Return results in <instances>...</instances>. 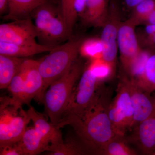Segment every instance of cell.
Instances as JSON below:
<instances>
[{
    "instance_id": "1",
    "label": "cell",
    "mask_w": 155,
    "mask_h": 155,
    "mask_svg": "<svg viewBox=\"0 0 155 155\" xmlns=\"http://www.w3.org/2000/svg\"><path fill=\"white\" fill-rule=\"evenodd\" d=\"M109 91L98 89L91 102L81 113L63 117L59 128L69 125L91 153L100 155L105 146L117 136L109 115Z\"/></svg>"
},
{
    "instance_id": "2",
    "label": "cell",
    "mask_w": 155,
    "mask_h": 155,
    "mask_svg": "<svg viewBox=\"0 0 155 155\" xmlns=\"http://www.w3.org/2000/svg\"><path fill=\"white\" fill-rule=\"evenodd\" d=\"M82 70L81 63L76 60L69 70L45 92L42 102L54 125L57 126L62 120Z\"/></svg>"
},
{
    "instance_id": "3",
    "label": "cell",
    "mask_w": 155,
    "mask_h": 155,
    "mask_svg": "<svg viewBox=\"0 0 155 155\" xmlns=\"http://www.w3.org/2000/svg\"><path fill=\"white\" fill-rule=\"evenodd\" d=\"M41 44L59 45L60 42L72 37L64 20L61 7L51 0L38 6L31 14Z\"/></svg>"
},
{
    "instance_id": "4",
    "label": "cell",
    "mask_w": 155,
    "mask_h": 155,
    "mask_svg": "<svg viewBox=\"0 0 155 155\" xmlns=\"http://www.w3.org/2000/svg\"><path fill=\"white\" fill-rule=\"evenodd\" d=\"M84 40L71 37L67 43L58 46L38 61L39 70L44 81L43 97L50 85L63 76L77 60Z\"/></svg>"
},
{
    "instance_id": "5",
    "label": "cell",
    "mask_w": 155,
    "mask_h": 155,
    "mask_svg": "<svg viewBox=\"0 0 155 155\" xmlns=\"http://www.w3.org/2000/svg\"><path fill=\"white\" fill-rule=\"evenodd\" d=\"M9 106L2 103L0 119V148L20 141L31 121L27 112L21 107L10 102L8 98L3 99Z\"/></svg>"
},
{
    "instance_id": "6",
    "label": "cell",
    "mask_w": 155,
    "mask_h": 155,
    "mask_svg": "<svg viewBox=\"0 0 155 155\" xmlns=\"http://www.w3.org/2000/svg\"><path fill=\"white\" fill-rule=\"evenodd\" d=\"M108 113L116 135L124 137L127 131H131L134 110L127 76L122 78L119 82L116 97L108 107Z\"/></svg>"
},
{
    "instance_id": "7",
    "label": "cell",
    "mask_w": 155,
    "mask_h": 155,
    "mask_svg": "<svg viewBox=\"0 0 155 155\" xmlns=\"http://www.w3.org/2000/svg\"><path fill=\"white\" fill-rule=\"evenodd\" d=\"M99 83L89 65L82 73L75 90H73L63 117L78 114L85 110L94 98Z\"/></svg>"
},
{
    "instance_id": "8",
    "label": "cell",
    "mask_w": 155,
    "mask_h": 155,
    "mask_svg": "<svg viewBox=\"0 0 155 155\" xmlns=\"http://www.w3.org/2000/svg\"><path fill=\"white\" fill-rule=\"evenodd\" d=\"M136 24L130 18L121 22L118 30V50L122 67L127 73L136 58L141 51L135 32Z\"/></svg>"
},
{
    "instance_id": "9",
    "label": "cell",
    "mask_w": 155,
    "mask_h": 155,
    "mask_svg": "<svg viewBox=\"0 0 155 155\" xmlns=\"http://www.w3.org/2000/svg\"><path fill=\"white\" fill-rule=\"evenodd\" d=\"M121 22L117 5L112 2L109 7L107 19L102 27L100 39L103 47L102 58L115 67L118 51V30Z\"/></svg>"
},
{
    "instance_id": "10",
    "label": "cell",
    "mask_w": 155,
    "mask_h": 155,
    "mask_svg": "<svg viewBox=\"0 0 155 155\" xmlns=\"http://www.w3.org/2000/svg\"><path fill=\"white\" fill-rule=\"evenodd\" d=\"M38 37L36 27L29 17L20 20H13L0 25V41L16 44L36 43Z\"/></svg>"
},
{
    "instance_id": "11",
    "label": "cell",
    "mask_w": 155,
    "mask_h": 155,
    "mask_svg": "<svg viewBox=\"0 0 155 155\" xmlns=\"http://www.w3.org/2000/svg\"><path fill=\"white\" fill-rule=\"evenodd\" d=\"M131 131L125 138L127 143L134 145L143 154L152 155L155 151V107L151 114Z\"/></svg>"
},
{
    "instance_id": "12",
    "label": "cell",
    "mask_w": 155,
    "mask_h": 155,
    "mask_svg": "<svg viewBox=\"0 0 155 155\" xmlns=\"http://www.w3.org/2000/svg\"><path fill=\"white\" fill-rule=\"evenodd\" d=\"M19 72L24 81L23 104H28L34 98L42 102L44 81L39 70L38 61L25 59Z\"/></svg>"
},
{
    "instance_id": "13",
    "label": "cell",
    "mask_w": 155,
    "mask_h": 155,
    "mask_svg": "<svg viewBox=\"0 0 155 155\" xmlns=\"http://www.w3.org/2000/svg\"><path fill=\"white\" fill-rule=\"evenodd\" d=\"M127 78L134 110L133 129L153 113L155 107V97H151L150 94L144 91L134 81Z\"/></svg>"
},
{
    "instance_id": "14",
    "label": "cell",
    "mask_w": 155,
    "mask_h": 155,
    "mask_svg": "<svg viewBox=\"0 0 155 155\" xmlns=\"http://www.w3.org/2000/svg\"><path fill=\"white\" fill-rule=\"evenodd\" d=\"M27 112L33 122L34 127L50 145L48 151L64 144L62 133L57 125L48 122L43 115L37 112L31 106Z\"/></svg>"
},
{
    "instance_id": "15",
    "label": "cell",
    "mask_w": 155,
    "mask_h": 155,
    "mask_svg": "<svg viewBox=\"0 0 155 155\" xmlns=\"http://www.w3.org/2000/svg\"><path fill=\"white\" fill-rule=\"evenodd\" d=\"M109 10L108 0H87L86 10L81 17L83 25L102 27L107 19Z\"/></svg>"
},
{
    "instance_id": "16",
    "label": "cell",
    "mask_w": 155,
    "mask_h": 155,
    "mask_svg": "<svg viewBox=\"0 0 155 155\" xmlns=\"http://www.w3.org/2000/svg\"><path fill=\"white\" fill-rule=\"evenodd\" d=\"M59 45H46L37 43L20 45L0 41V54L24 58L40 53L51 51Z\"/></svg>"
},
{
    "instance_id": "17",
    "label": "cell",
    "mask_w": 155,
    "mask_h": 155,
    "mask_svg": "<svg viewBox=\"0 0 155 155\" xmlns=\"http://www.w3.org/2000/svg\"><path fill=\"white\" fill-rule=\"evenodd\" d=\"M18 143L23 155H37L49 151L50 146L34 127H27Z\"/></svg>"
},
{
    "instance_id": "18",
    "label": "cell",
    "mask_w": 155,
    "mask_h": 155,
    "mask_svg": "<svg viewBox=\"0 0 155 155\" xmlns=\"http://www.w3.org/2000/svg\"><path fill=\"white\" fill-rule=\"evenodd\" d=\"M50 0H8V11L4 17L5 20H17L31 17L37 8Z\"/></svg>"
},
{
    "instance_id": "19",
    "label": "cell",
    "mask_w": 155,
    "mask_h": 155,
    "mask_svg": "<svg viewBox=\"0 0 155 155\" xmlns=\"http://www.w3.org/2000/svg\"><path fill=\"white\" fill-rule=\"evenodd\" d=\"M24 58L0 54V88H8L14 76L19 73Z\"/></svg>"
},
{
    "instance_id": "20",
    "label": "cell",
    "mask_w": 155,
    "mask_h": 155,
    "mask_svg": "<svg viewBox=\"0 0 155 155\" xmlns=\"http://www.w3.org/2000/svg\"><path fill=\"white\" fill-rule=\"evenodd\" d=\"M144 91L150 94L155 91V51L150 56L143 74L134 80Z\"/></svg>"
},
{
    "instance_id": "21",
    "label": "cell",
    "mask_w": 155,
    "mask_h": 155,
    "mask_svg": "<svg viewBox=\"0 0 155 155\" xmlns=\"http://www.w3.org/2000/svg\"><path fill=\"white\" fill-rule=\"evenodd\" d=\"M125 137L116 136L106 145L100 155H136L137 152L128 146Z\"/></svg>"
},
{
    "instance_id": "22",
    "label": "cell",
    "mask_w": 155,
    "mask_h": 155,
    "mask_svg": "<svg viewBox=\"0 0 155 155\" xmlns=\"http://www.w3.org/2000/svg\"><path fill=\"white\" fill-rule=\"evenodd\" d=\"M91 153L87 148L81 142L74 141L73 140H68L66 143L60 146L50 152V155H87Z\"/></svg>"
},
{
    "instance_id": "23",
    "label": "cell",
    "mask_w": 155,
    "mask_h": 155,
    "mask_svg": "<svg viewBox=\"0 0 155 155\" xmlns=\"http://www.w3.org/2000/svg\"><path fill=\"white\" fill-rule=\"evenodd\" d=\"M89 66L99 83L109 79L113 76L115 71V67L102 58L92 59Z\"/></svg>"
},
{
    "instance_id": "24",
    "label": "cell",
    "mask_w": 155,
    "mask_h": 155,
    "mask_svg": "<svg viewBox=\"0 0 155 155\" xmlns=\"http://www.w3.org/2000/svg\"><path fill=\"white\" fill-rule=\"evenodd\" d=\"M8 88L12 95V97L10 98L11 102L15 106L21 107L24 104V81L20 72L14 76Z\"/></svg>"
},
{
    "instance_id": "25",
    "label": "cell",
    "mask_w": 155,
    "mask_h": 155,
    "mask_svg": "<svg viewBox=\"0 0 155 155\" xmlns=\"http://www.w3.org/2000/svg\"><path fill=\"white\" fill-rule=\"evenodd\" d=\"M153 51L147 49H142L127 72L128 75L127 77L132 80H135L141 76L144 72L149 58Z\"/></svg>"
},
{
    "instance_id": "26",
    "label": "cell",
    "mask_w": 155,
    "mask_h": 155,
    "mask_svg": "<svg viewBox=\"0 0 155 155\" xmlns=\"http://www.w3.org/2000/svg\"><path fill=\"white\" fill-rule=\"evenodd\" d=\"M103 47L101 39L91 38L84 40L81 44L80 53L84 57L92 59L102 58Z\"/></svg>"
},
{
    "instance_id": "27",
    "label": "cell",
    "mask_w": 155,
    "mask_h": 155,
    "mask_svg": "<svg viewBox=\"0 0 155 155\" xmlns=\"http://www.w3.org/2000/svg\"><path fill=\"white\" fill-rule=\"evenodd\" d=\"M155 10V0H144L133 8L130 19L137 25L143 23L147 16Z\"/></svg>"
},
{
    "instance_id": "28",
    "label": "cell",
    "mask_w": 155,
    "mask_h": 155,
    "mask_svg": "<svg viewBox=\"0 0 155 155\" xmlns=\"http://www.w3.org/2000/svg\"><path fill=\"white\" fill-rule=\"evenodd\" d=\"M74 1V0H61V10L67 28L71 35L77 19L73 11Z\"/></svg>"
},
{
    "instance_id": "29",
    "label": "cell",
    "mask_w": 155,
    "mask_h": 155,
    "mask_svg": "<svg viewBox=\"0 0 155 155\" xmlns=\"http://www.w3.org/2000/svg\"><path fill=\"white\" fill-rule=\"evenodd\" d=\"M1 155H21L22 150L18 142L17 143L8 145L0 148Z\"/></svg>"
},
{
    "instance_id": "30",
    "label": "cell",
    "mask_w": 155,
    "mask_h": 155,
    "mask_svg": "<svg viewBox=\"0 0 155 155\" xmlns=\"http://www.w3.org/2000/svg\"><path fill=\"white\" fill-rule=\"evenodd\" d=\"M87 0H74L73 11L76 18H81L86 9Z\"/></svg>"
},
{
    "instance_id": "31",
    "label": "cell",
    "mask_w": 155,
    "mask_h": 155,
    "mask_svg": "<svg viewBox=\"0 0 155 155\" xmlns=\"http://www.w3.org/2000/svg\"><path fill=\"white\" fill-rule=\"evenodd\" d=\"M143 23L146 25H151L155 24V10L153 11L144 19Z\"/></svg>"
},
{
    "instance_id": "32",
    "label": "cell",
    "mask_w": 155,
    "mask_h": 155,
    "mask_svg": "<svg viewBox=\"0 0 155 155\" xmlns=\"http://www.w3.org/2000/svg\"><path fill=\"white\" fill-rule=\"evenodd\" d=\"M8 0H0V14L1 15L8 13Z\"/></svg>"
},
{
    "instance_id": "33",
    "label": "cell",
    "mask_w": 155,
    "mask_h": 155,
    "mask_svg": "<svg viewBox=\"0 0 155 155\" xmlns=\"http://www.w3.org/2000/svg\"><path fill=\"white\" fill-rule=\"evenodd\" d=\"M144 0H125V4L128 8L133 9L140 3Z\"/></svg>"
},
{
    "instance_id": "34",
    "label": "cell",
    "mask_w": 155,
    "mask_h": 155,
    "mask_svg": "<svg viewBox=\"0 0 155 155\" xmlns=\"http://www.w3.org/2000/svg\"><path fill=\"white\" fill-rule=\"evenodd\" d=\"M152 155H155V151L153 153Z\"/></svg>"
}]
</instances>
